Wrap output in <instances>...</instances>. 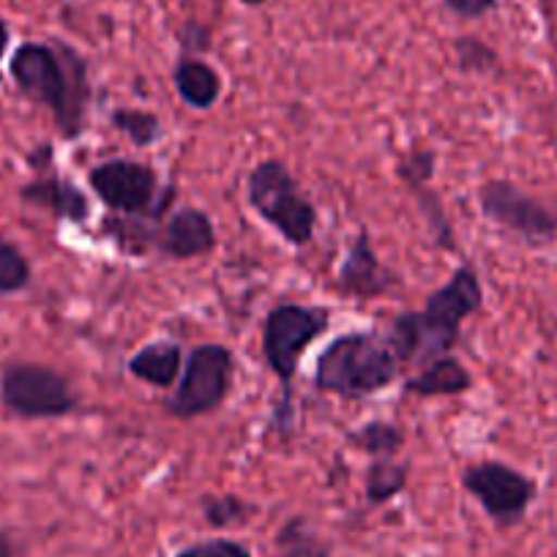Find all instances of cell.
<instances>
[{"label": "cell", "instance_id": "obj_8", "mask_svg": "<svg viewBox=\"0 0 557 557\" xmlns=\"http://www.w3.org/2000/svg\"><path fill=\"white\" fill-rule=\"evenodd\" d=\"M0 401L9 412L28 421L72 416L77 410V396L72 385L47 363H9L0 374Z\"/></svg>", "mask_w": 557, "mask_h": 557}, {"label": "cell", "instance_id": "obj_24", "mask_svg": "<svg viewBox=\"0 0 557 557\" xmlns=\"http://www.w3.org/2000/svg\"><path fill=\"white\" fill-rule=\"evenodd\" d=\"M454 50H457V63L465 69V72L484 74L497 66L495 50L486 47L484 41L473 39V36H462V39H457Z\"/></svg>", "mask_w": 557, "mask_h": 557}, {"label": "cell", "instance_id": "obj_21", "mask_svg": "<svg viewBox=\"0 0 557 557\" xmlns=\"http://www.w3.org/2000/svg\"><path fill=\"white\" fill-rule=\"evenodd\" d=\"M412 191V197L418 200V208L424 213L426 224H430V233L435 238V244L441 249L454 251L457 249V240H454V230L451 222H448L446 211H443V202L437 200L435 189H430V184H418V186H407Z\"/></svg>", "mask_w": 557, "mask_h": 557}, {"label": "cell", "instance_id": "obj_27", "mask_svg": "<svg viewBox=\"0 0 557 557\" xmlns=\"http://www.w3.org/2000/svg\"><path fill=\"white\" fill-rule=\"evenodd\" d=\"M446 7L451 9L454 14L465 20H475V17H484L486 12L497 7V0H446Z\"/></svg>", "mask_w": 557, "mask_h": 557}, {"label": "cell", "instance_id": "obj_11", "mask_svg": "<svg viewBox=\"0 0 557 557\" xmlns=\"http://www.w3.org/2000/svg\"><path fill=\"white\" fill-rule=\"evenodd\" d=\"M391 285H394V276L380 262L372 244V235H369V230H361L350 240V246H347L345 260H342L339 273H336V287H339V293H345L350 298L372 301V298H380L383 293H388Z\"/></svg>", "mask_w": 557, "mask_h": 557}, {"label": "cell", "instance_id": "obj_14", "mask_svg": "<svg viewBox=\"0 0 557 557\" xmlns=\"http://www.w3.org/2000/svg\"><path fill=\"white\" fill-rule=\"evenodd\" d=\"M473 388V374L457 356H441L424 363L421 372L405 380V394L410 396H462Z\"/></svg>", "mask_w": 557, "mask_h": 557}, {"label": "cell", "instance_id": "obj_19", "mask_svg": "<svg viewBox=\"0 0 557 557\" xmlns=\"http://www.w3.org/2000/svg\"><path fill=\"white\" fill-rule=\"evenodd\" d=\"M347 443L372 459H394L405 448V432L388 421H369L347 435Z\"/></svg>", "mask_w": 557, "mask_h": 557}, {"label": "cell", "instance_id": "obj_18", "mask_svg": "<svg viewBox=\"0 0 557 557\" xmlns=\"http://www.w3.org/2000/svg\"><path fill=\"white\" fill-rule=\"evenodd\" d=\"M410 479V465L394 462V459H374L367 468V479H363V492L372 506H383L391 503L396 495H401Z\"/></svg>", "mask_w": 557, "mask_h": 557}, {"label": "cell", "instance_id": "obj_15", "mask_svg": "<svg viewBox=\"0 0 557 557\" xmlns=\"http://www.w3.org/2000/svg\"><path fill=\"white\" fill-rule=\"evenodd\" d=\"M184 361L186 358L178 342L162 339L134 352L128 358L126 369L139 383H148L153 388H173L181 380V372H184Z\"/></svg>", "mask_w": 557, "mask_h": 557}, {"label": "cell", "instance_id": "obj_13", "mask_svg": "<svg viewBox=\"0 0 557 557\" xmlns=\"http://www.w3.org/2000/svg\"><path fill=\"white\" fill-rule=\"evenodd\" d=\"M20 200L25 206L47 211L50 216L61 219V222L83 224L90 219V202L85 191L69 178H61V175H47V178H36L25 184L20 189Z\"/></svg>", "mask_w": 557, "mask_h": 557}, {"label": "cell", "instance_id": "obj_20", "mask_svg": "<svg viewBox=\"0 0 557 557\" xmlns=\"http://www.w3.org/2000/svg\"><path fill=\"white\" fill-rule=\"evenodd\" d=\"M112 126L121 134H126L137 148L153 146L162 134V121L157 112L151 110H137V107H117L110 115Z\"/></svg>", "mask_w": 557, "mask_h": 557}, {"label": "cell", "instance_id": "obj_3", "mask_svg": "<svg viewBox=\"0 0 557 557\" xmlns=\"http://www.w3.org/2000/svg\"><path fill=\"white\" fill-rule=\"evenodd\" d=\"M399 374V361L388 342L374 334H342L320 352L314 388L342 399H363L388 388Z\"/></svg>", "mask_w": 557, "mask_h": 557}, {"label": "cell", "instance_id": "obj_28", "mask_svg": "<svg viewBox=\"0 0 557 557\" xmlns=\"http://www.w3.org/2000/svg\"><path fill=\"white\" fill-rule=\"evenodd\" d=\"M9 39H12V36H9V25L3 23V17H0V61H3V55H7Z\"/></svg>", "mask_w": 557, "mask_h": 557}, {"label": "cell", "instance_id": "obj_12", "mask_svg": "<svg viewBox=\"0 0 557 557\" xmlns=\"http://www.w3.org/2000/svg\"><path fill=\"white\" fill-rule=\"evenodd\" d=\"M159 251L173 260H195L216 249V227L202 208H178L157 240Z\"/></svg>", "mask_w": 557, "mask_h": 557}, {"label": "cell", "instance_id": "obj_6", "mask_svg": "<svg viewBox=\"0 0 557 557\" xmlns=\"http://www.w3.org/2000/svg\"><path fill=\"white\" fill-rule=\"evenodd\" d=\"M88 186L104 202V208L137 219H159L175 197L173 186L162 189L159 173L151 164L132 159H110L90 168Z\"/></svg>", "mask_w": 557, "mask_h": 557}, {"label": "cell", "instance_id": "obj_29", "mask_svg": "<svg viewBox=\"0 0 557 557\" xmlns=\"http://www.w3.org/2000/svg\"><path fill=\"white\" fill-rule=\"evenodd\" d=\"M0 557H12V541L3 530H0Z\"/></svg>", "mask_w": 557, "mask_h": 557}, {"label": "cell", "instance_id": "obj_10", "mask_svg": "<svg viewBox=\"0 0 557 557\" xmlns=\"http://www.w3.org/2000/svg\"><path fill=\"white\" fill-rule=\"evenodd\" d=\"M479 206L486 219L530 244H552L557 238L555 213L511 181H486L479 189Z\"/></svg>", "mask_w": 557, "mask_h": 557}, {"label": "cell", "instance_id": "obj_1", "mask_svg": "<svg viewBox=\"0 0 557 557\" xmlns=\"http://www.w3.org/2000/svg\"><path fill=\"white\" fill-rule=\"evenodd\" d=\"M9 74L25 99L47 107L66 139L85 132L90 104L88 63L63 41H25L9 61Z\"/></svg>", "mask_w": 557, "mask_h": 557}, {"label": "cell", "instance_id": "obj_17", "mask_svg": "<svg viewBox=\"0 0 557 557\" xmlns=\"http://www.w3.org/2000/svg\"><path fill=\"white\" fill-rule=\"evenodd\" d=\"M276 557H331L334 544L320 535L304 517H290L276 530Z\"/></svg>", "mask_w": 557, "mask_h": 557}, {"label": "cell", "instance_id": "obj_22", "mask_svg": "<svg viewBox=\"0 0 557 557\" xmlns=\"http://www.w3.org/2000/svg\"><path fill=\"white\" fill-rule=\"evenodd\" d=\"M30 285V262L23 251L0 235V296L25 290Z\"/></svg>", "mask_w": 557, "mask_h": 557}, {"label": "cell", "instance_id": "obj_16", "mask_svg": "<svg viewBox=\"0 0 557 557\" xmlns=\"http://www.w3.org/2000/svg\"><path fill=\"white\" fill-rule=\"evenodd\" d=\"M173 85L191 110H211L222 99V74L197 55H184L173 66Z\"/></svg>", "mask_w": 557, "mask_h": 557}, {"label": "cell", "instance_id": "obj_7", "mask_svg": "<svg viewBox=\"0 0 557 557\" xmlns=\"http://www.w3.org/2000/svg\"><path fill=\"white\" fill-rule=\"evenodd\" d=\"M235 358L224 345H197L186 356L184 372H181L178 388L170 396L164 410L181 421L208 416L227 399L233 388Z\"/></svg>", "mask_w": 557, "mask_h": 557}, {"label": "cell", "instance_id": "obj_25", "mask_svg": "<svg viewBox=\"0 0 557 557\" xmlns=\"http://www.w3.org/2000/svg\"><path fill=\"white\" fill-rule=\"evenodd\" d=\"M435 151L430 148H416V151L407 153L405 159L399 162V175L407 186H418V184H430L432 175H435Z\"/></svg>", "mask_w": 557, "mask_h": 557}, {"label": "cell", "instance_id": "obj_5", "mask_svg": "<svg viewBox=\"0 0 557 557\" xmlns=\"http://www.w3.org/2000/svg\"><path fill=\"white\" fill-rule=\"evenodd\" d=\"M331 312L325 307H304V304H278L268 312L262 323V356L271 372L285 385V396L278 405V418L290 424V383L296 380L304 352L309 345L329 331Z\"/></svg>", "mask_w": 557, "mask_h": 557}, {"label": "cell", "instance_id": "obj_23", "mask_svg": "<svg viewBox=\"0 0 557 557\" xmlns=\"http://www.w3.org/2000/svg\"><path fill=\"white\" fill-rule=\"evenodd\" d=\"M255 508L238 495H208L202 500V517L211 528H233V524H244L251 517Z\"/></svg>", "mask_w": 557, "mask_h": 557}, {"label": "cell", "instance_id": "obj_30", "mask_svg": "<svg viewBox=\"0 0 557 557\" xmlns=\"http://www.w3.org/2000/svg\"><path fill=\"white\" fill-rule=\"evenodd\" d=\"M238 3H244V7H262L268 0H238Z\"/></svg>", "mask_w": 557, "mask_h": 557}, {"label": "cell", "instance_id": "obj_4", "mask_svg": "<svg viewBox=\"0 0 557 557\" xmlns=\"http://www.w3.org/2000/svg\"><path fill=\"white\" fill-rule=\"evenodd\" d=\"M246 197L257 216L271 224L290 246L312 244L318 230V208L304 197L296 178L278 159L255 164L246 178Z\"/></svg>", "mask_w": 557, "mask_h": 557}, {"label": "cell", "instance_id": "obj_26", "mask_svg": "<svg viewBox=\"0 0 557 557\" xmlns=\"http://www.w3.org/2000/svg\"><path fill=\"white\" fill-rule=\"evenodd\" d=\"M175 557H255L246 544L235 539H206L181 549Z\"/></svg>", "mask_w": 557, "mask_h": 557}, {"label": "cell", "instance_id": "obj_9", "mask_svg": "<svg viewBox=\"0 0 557 557\" xmlns=\"http://www.w3.org/2000/svg\"><path fill=\"white\" fill-rule=\"evenodd\" d=\"M462 484L497 528H513L522 522L535 500V481L519 473L511 465L495 462V459L468 465L462 473Z\"/></svg>", "mask_w": 557, "mask_h": 557}, {"label": "cell", "instance_id": "obj_2", "mask_svg": "<svg viewBox=\"0 0 557 557\" xmlns=\"http://www.w3.org/2000/svg\"><path fill=\"white\" fill-rule=\"evenodd\" d=\"M484 307V287L473 265H459L446 285L437 287L421 312H401L391 323V352L399 363H430L448 356L459 342L462 323Z\"/></svg>", "mask_w": 557, "mask_h": 557}]
</instances>
